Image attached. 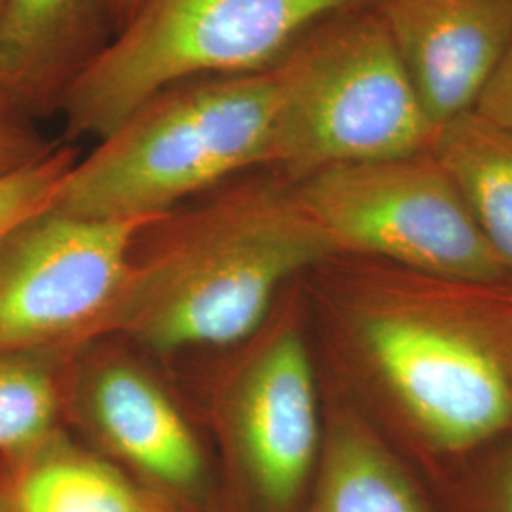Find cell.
Wrapping results in <instances>:
<instances>
[{"label": "cell", "instance_id": "7a4b0ae2", "mask_svg": "<svg viewBox=\"0 0 512 512\" xmlns=\"http://www.w3.org/2000/svg\"><path fill=\"white\" fill-rule=\"evenodd\" d=\"M334 302L359 363L418 439L461 454L512 429V281L346 256Z\"/></svg>", "mask_w": 512, "mask_h": 512}, {"label": "cell", "instance_id": "3957f363", "mask_svg": "<svg viewBox=\"0 0 512 512\" xmlns=\"http://www.w3.org/2000/svg\"><path fill=\"white\" fill-rule=\"evenodd\" d=\"M275 107L272 69L167 88L76 160L54 207L86 219H160L249 169H268Z\"/></svg>", "mask_w": 512, "mask_h": 512}, {"label": "cell", "instance_id": "8fae6325", "mask_svg": "<svg viewBox=\"0 0 512 512\" xmlns=\"http://www.w3.org/2000/svg\"><path fill=\"white\" fill-rule=\"evenodd\" d=\"M103 0H4L0 92L31 116L59 110L63 93L97 54Z\"/></svg>", "mask_w": 512, "mask_h": 512}, {"label": "cell", "instance_id": "e0dca14e", "mask_svg": "<svg viewBox=\"0 0 512 512\" xmlns=\"http://www.w3.org/2000/svg\"><path fill=\"white\" fill-rule=\"evenodd\" d=\"M55 147L38 131L37 118L0 92V179L37 164Z\"/></svg>", "mask_w": 512, "mask_h": 512}, {"label": "cell", "instance_id": "d6986e66", "mask_svg": "<svg viewBox=\"0 0 512 512\" xmlns=\"http://www.w3.org/2000/svg\"><path fill=\"white\" fill-rule=\"evenodd\" d=\"M495 511L512 512V450L503 461L495 486Z\"/></svg>", "mask_w": 512, "mask_h": 512}, {"label": "cell", "instance_id": "ac0fdd59", "mask_svg": "<svg viewBox=\"0 0 512 512\" xmlns=\"http://www.w3.org/2000/svg\"><path fill=\"white\" fill-rule=\"evenodd\" d=\"M473 112L512 133V40L484 92L480 93Z\"/></svg>", "mask_w": 512, "mask_h": 512}, {"label": "cell", "instance_id": "ffe728a7", "mask_svg": "<svg viewBox=\"0 0 512 512\" xmlns=\"http://www.w3.org/2000/svg\"><path fill=\"white\" fill-rule=\"evenodd\" d=\"M103 2H105L107 18L116 25V29H120L131 18V14L135 12L141 0H103Z\"/></svg>", "mask_w": 512, "mask_h": 512}, {"label": "cell", "instance_id": "ba28073f", "mask_svg": "<svg viewBox=\"0 0 512 512\" xmlns=\"http://www.w3.org/2000/svg\"><path fill=\"white\" fill-rule=\"evenodd\" d=\"M283 311L253 334L222 391L219 423L243 512H302L323 446L310 348Z\"/></svg>", "mask_w": 512, "mask_h": 512}, {"label": "cell", "instance_id": "6da1fadb", "mask_svg": "<svg viewBox=\"0 0 512 512\" xmlns=\"http://www.w3.org/2000/svg\"><path fill=\"white\" fill-rule=\"evenodd\" d=\"M211 192L139 232L93 340L124 336L156 353L241 346L294 275L336 256L294 184L274 171Z\"/></svg>", "mask_w": 512, "mask_h": 512}, {"label": "cell", "instance_id": "9c48e42d", "mask_svg": "<svg viewBox=\"0 0 512 512\" xmlns=\"http://www.w3.org/2000/svg\"><path fill=\"white\" fill-rule=\"evenodd\" d=\"M67 393L101 446L150 492L183 512H209V471L200 440L175 401L143 366L103 357Z\"/></svg>", "mask_w": 512, "mask_h": 512}, {"label": "cell", "instance_id": "7c38bea8", "mask_svg": "<svg viewBox=\"0 0 512 512\" xmlns=\"http://www.w3.org/2000/svg\"><path fill=\"white\" fill-rule=\"evenodd\" d=\"M0 512H183L59 429L0 454Z\"/></svg>", "mask_w": 512, "mask_h": 512}, {"label": "cell", "instance_id": "52a82bcc", "mask_svg": "<svg viewBox=\"0 0 512 512\" xmlns=\"http://www.w3.org/2000/svg\"><path fill=\"white\" fill-rule=\"evenodd\" d=\"M152 220L86 219L54 203L0 238V355L76 353L120 291Z\"/></svg>", "mask_w": 512, "mask_h": 512}, {"label": "cell", "instance_id": "277c9868", "mask_svg": "<svg viewBox=\"0 0 512 512\" xmlns=\"http://www.w3.org/2000/svg\"><path fill=\"white\" fill-rule=\"evenodd\" d=\"M270 69L277 110L268 169L287 181L433 148L439 128L374 0L319 21Z\"/></svg>", "mask_w": 512, "mask_h": 512}, {"label": "cell", "instance_id": "4fadbf2b", "mask_svg": "<svg viewBox=\"0 0 512 512\" xmlns=\"http://www.w3.org/2000/svg\"><path fill=\"white\" fill-rule=\"evenodd\" d=\"M302 512H431L401 461L351 408L323 425V446Z\"/></svg>", "mask_w": 512, "mask_h": 512}, {"label": "cell", "instance_id": "5b68a950", "mask_svg": "<svg viewBox=\"0 0 512 512\" xmlns=\"http://www.w3.org/2000/svg\"><path fill=\"white\" fill-rule=\"evenodd\" d=\"M370 0H141L76 74L59 110L99 141L177 84L274 67L319 21Z\"/></svg>", "mask_w": 512, "mask_h": 512}, {"label": "cell", "instance_id": "44dd1931", "mask_svg": "<svg viewBox=\"0 0 512 512\" xmlns=\"http://www.w3.org/2000/svg\"><path fill=\"white\" fill-rule=\"evenodd\" d=\"M2 8H4V0H0V14H2Z\"/></svg>", "mask_w": 512, "mask_h": 512}, {"label": "cell", "instance_id": "30bf717a", "mask_svg": "<svg viewBox=\"0 0 512 512\" xmlns=\"http://www.w3.org/2000/svg\"><path fill=\"white\" fill-rule=\"evenodd\" d=\"M431 122L473 112L512 40V0H374Z\"/></svg>", "mask_w": 512, "mask_h": 512}, {"label": "cell", "instance_id": "2e32d148", "mask_svg": "<svg viewBox=\"0 0 512 512\" xmlns=\"http://www.w3.org/2000/svg\"><path fill=\"white\" fill-rule=\"evenodd\" d=\"M76 160L78 154L73 147L57 145L37 164L0 179V238L21 220L55 202Z\"/></svg>", "mask_w": 512, "mask_h": 512}, {"label": "cell", "instance_id": "5bb4252c", "mask_svg": "<svg viewBox=\"0 0 512 512\" xmlns=\"http://www.w3.org/2000/svg\"><path fill=\"white\" fill-rule=\"evenodd\" d=\"M431 152L512 279V133L467 112L437 129Z\"/></svg>", "mask_w": 512, "mask_h": 512}, {"label": "cell", "instance_id": "9a60e30c", "mask_svg": "<svg viewBox=\"0 0 512 512\" xmlns=\"http://www.w3.org/2000/svg\"><path fill=\"white\" fill-rule=\"evenodd\" d=\"M74 353L0 355V454L18 452L57 431L67 404L65 370Z\"/></svg>", "mask_w": 512, "mask_h": 512}, {"label": "cell", "instance_id": "8992f818", "mask_svg": "<svg viewBox=\"0 0 512 512\" xmlns=\"http://www.w3.org/2000/svg\"><path fill=\"white\" fill-rule=\"evenodd\" d=\"M293 184L336 256L467 281H512L431 150L329 167Z\"/></svg>", "mask_w": 512, "mask_h": 512}]
</instances>
